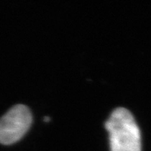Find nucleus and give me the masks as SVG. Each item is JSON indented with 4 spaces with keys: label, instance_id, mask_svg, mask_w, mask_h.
I'll use <instances>...</instances> for the list:
<instances>
[{
    "label": "nucleus",
    "instance_id": "obj_1",
    "mask_svg": "<svg viewBox=\"0 0 151 151\" xmlns=\"http://www.w3.org/2000/svg\"><path fill=\"white\" fill-rule=\"evenodd\" d=\"M111 151H141V134L132 113L116 108L105 123Z\"/></svg>",
    "mask_w": 151,
    "mask_h": 151
},
{
    "label": "nucleus",
    "instance_id": "obj_2",
    "mask_svg": "<svg viewBox=\"0 0 151 151\" xmlns=\"http://www.w3.org/2000/svg\"><path fill=\"white\" fill-rule=\"evenodd\" d=\"M32 121L26 106L17 104L0 118V143L9 145L19 140L28 131Z\"/></svg>",
    "mask_w": 151,
    "mask_h": 151
},
{
    "label": "nucleus",
    "instance_id": "obj_3",
    "mask_svg": "<svg viewBox=\"0 0 151 151\" xmlns=\"http://www.w3.org/2000/svg\"><path fill=\"white\" fill-rule=\"evenodd\" d=\"M44 120H45V121H46V122L50 121V118L49 117V116H45V117H44Z\"/></svg>",
    "mask_w": 151,
    "mask_h": 151
}]
</instances>
